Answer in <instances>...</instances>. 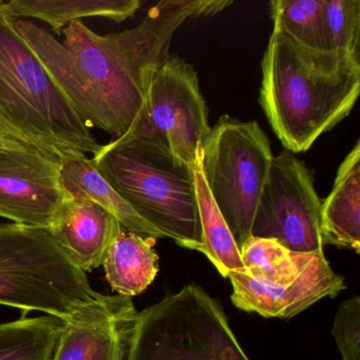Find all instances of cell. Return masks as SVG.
<instances>
[{"label": "cell", "instance_id": "9", "mask_svg": "<svg viewBox=\"0 0 360 360\" xmlns=\"http://www.w3.org/2000/svg\"><path fill=\"white\" fill-rule=\"evenodd\" d=\"M210 128L197 72L179 56H168L155 70L144 115L131 129L163 136L178 161L193 166Z\"/></svg>", "mask_w": 360, "mask_h": 360}, {"label": "cell", "instance_id": "7", "mask_svg": "<svg viewBox=\"0 0 360 360\" xmlns=\"http://www.w3.org/2000/svg\"><path fill=\"white\" fill-rule=\"evenodd\" d=\"M274 155L257 122L222 115L202 147L201 167L210 195L238 248L252 236V222Z\"/></svg>", "mask_w": 360, "mask_h": 360}, {"label": "cell", "instance_id": "1", "mask_svg": "<svg viewBox=\"0 0 360 360\" xmlns=\"http://www.w3.org/2000/svg\"><path fill=\"white\" fill-rule=\"evenodd\" d=\"M231 5L229 0H162L130 30L100 35L82 20L63 30V45L104 109L115 139L144 115L153 75L170 56L176 30L191 18L214 15Z\"/></svg>", "mask_w": 360, "mask_h": 360}, {"label": "cell", "instance_id": "21", "mask_svg": "<svg viewBox=\"0 0 360 360\" xmlns=\"http://www.w3.org/2000/svg\"><path fill=\"white\" fill-rule=\"evenodd\" d=\"M271 18L304 47L333 51L326 20V0H274L269 3Z\"/></svg>", "mask_w": 360, "mask_h": 360}, {"label": "cell", "instance_id": "13", "mask_svg": "<svg viewBox=\"0 0 360 360\" xmlns=\"http://www.w3.org/2000/svg\"><path fill=\"white\" fill-rule=\"evenodd\" d=\"M122 227L115 216L96 204L66 197L49 231L73 263L86 273L102 266Z\"/></svg>", "mask_w": 360, "mask_h": 360}, {"label": "cell", "instance_id": "16", "mask_svg": "<svg viewBox=\"0 0 360 360\" xmlns=\"http://www.w3.org/2000/svg\"><path fill=\"white\" fill-rule=\"evenodd\" d=\"M60 182L67 198L92 202L112 214L120 224L144 237L165 238L139 216L96 170L91 158L75 153L60 161Z\"/></svg>", "mask_w": 360, "mask_h": 360}, {"label": "cell", "instance_id": "19", "mask_svg": "<svg viewBox=\"0 0 360 360\" xmlns=\"http://www.w3.org/2000/svg\"><path fill=\"white\" fill-rule=\"evenodd\" d=\"M193 169L202 227L200 252L207 257L222 277H229L231 271L246 273L235 238L214 204L206 184L202 172L201 157L193 165Z\"/></svg>", "mask_w": 360, "mask_h": 360}, {"label": "cell", "instance_id": "2", "mask_svg": "<svg viewBox=\"0 0 360 360\" xmlns=\"http://www.w3.org/2000/svg\"><path fill=\"white\" fill-rule=\"evenodd\" d=\"M359 94V58L309 49L274 24L259 102L286 150H309L351 113Z\"/></svg>", "mask_w": 360, "mask_h": 360}, {"label": "cell", "instance_id": "14", "mask_svg": "<svg viewBox=\"0 0 360 360\" xmlns=\"http://www.w3.org/2000/svg\"><path fill=\"white\" fill-rule=\"evenodd\" d=\"M15 26L88 128H98L112 136L108 117L90 94L63 43L30 20H15Z\"/></svg>", "mask_w": 360, "mask_h": 360}, {"label": "cell", "instance_id": "25", "mask_svg": "<svg viewBox=\"0 0 360 360\" xmlns=\"http://www.w3.org/2000/svg\"><path fill=\"white\" fill-rule=\"evenodd\" d=\"M37 151L30 147L25 146L20 143L15 142L11 139L6 138V136L0 134V155H6V153H24V151ZM39 153V151H37ZM51 159V158H50Z\"/></svg>", "mask_w": 360, "mask_h": 360}, {"label": "cell", "instance_id": "12", "mask_svg": "<svg viewBox=\"0 0 360 360\" xmlns=\"http://www.w3.org/2000/svg\"><path fill=\"white\" fill-rule=\"evenodd\" d=\"M60 168L37 151L0 155V218L49 229L66 199Z\"/></svg>", "mask_w": 360, "mask_h": 360}, {"label": "cell", "instance_id": "24", "mask_svg": "<svg viewBox=\"0 0 360 360\" xmlns=\"http://www.w3.org/2000/svg\"><path fill=\"white\" fill-rule=\"evenodd\" d=\"M332 336L342 360H360V298L349 297L340 303L335 315Z\"/></svg>", "mask_w": 360, "mask_h": 360}, {"label": "cell", "instance_id": "8", "mask_svg": "<svg viewBox=\"0 0 360 360\" xmlns=\"http://www.w3.org/2000/svg\"><path fill=\"white\" fill-rule=\"evenodd\" d=\"M321 201L309 169L295 153L274 157L252 222V236L271 239L295 252H323Z\"/></svg>", "mask_w": 360, "mask_h": 360}, {"label": "cell", "instance_id": "22", "mask_svg": "<svg viewBox=\"0 0 360 360\" xmlns=\"http://www.w3.org/2000/svg\"><path fill=\"white\" fill-rule=\"evenodd\" d=\"M246 273L271 284L290 283L298 276L309 252H290L275 240L250 236L239 248Z\"/></svg>", "mask_w": 360, "mask_h": 360}, {"label": "cell", "instance_id": "4", "mask_svg": "<svg viewBox=\"0 0 360 360\" xmlns=\"http://www.w3.org/2000/svg\"><path fill=\"white\" fill-rule=\"evenodd\" d=\"M128 205L165 238L200 252L202 227L193 166L181 163L163 136L130 129L91 158Z\"/></svg>", "mask_w": 360, "mask_h": 360}, {"label": "cell", "instance_id": "5", "mask_svg": "<svg viewBox=\"0 0 360 360\" xmlns=\"http://www.w3.org/2000/svg\"><path fill=\"white\" fill-rule=\"evenodd\" d=\"M96 294L49 229L0 223V305L64 321Z\"/></svg>", "mask_w": 360, "mask_h": 360}, {"label": "cell", "instance_id": "10", "mask_svg": "<svg viewBox=\"0 0 360 360\" xmlns=\"http://www.w3.org/2000/svg\"><path fill=\"white\" fill-rule=\"evenodd\" d=\"M138 311L129 297L98 292L63 321L51 360H126Z\"/></svg>", "mask_w": 360, "mask_h": 360}, {"label": "cell", "instance_id": "3", "mask_svg": "<svg viewBox=\"0 0 360 360\" xmlns=\"http://www.w3.org/2000/svg\"><path fill=\"white\" fill-rule=\"evenodd\" d=\"M0 134L60 162L102 145L77 115L0 0Z\"/></svg>", "mask_w": 360, "mask_h": 360}, {"label": "cell", "instance_id": "20", "mask_svg": "<svg viewBox=\"0 0 360 360\" xmlns=\"http://www.w3.org/2000/svg\"><path fill=\"white\" fill-rule=\"evenodd\" d=\"M62 324L47 315L0 323V360H51Z\"/></svg>", "mask_w": 360, "mask_h": 360}, {"label": "cell", "instance_id": "6", "mask_svg": "<svg viewBox=\"0 0 360 360\" xmlns=\"http://www.w3.org/2000/svg\"><path fill=\"white\" fill-rule=\"evenodd\" d=\"M239 345L221 303L187 284L138 311L126 360H225Z\"/></svg>", "mask_w": 360, "mask_h": 360}, {"label": "cell", "instance_id": "26", "mask_svg": "<svg viewBox=\"0 0 360 360\" xmlns=\"http://www.w3.org/2000/svg\"><path fill=\"white\" fill-rule=\"evenodd\" d=\"M225 360H250V358L246 356L243 349H242L241 345H240V347H236V349L225 358Z\"/></svg>", "mask_w": 360, "mask_h": 360}, {"label": "cell", "instance_id": "17", "mask_svg": "<svg viewBox=\"0 0 360 360\" xmlns=\"http://www.w3.org/2000/svg\"><path fill=\"white\" fill-rule=\"evenodd\" d=\"M157 239L144 237L122 227L103 261L105 277L117 295L142 294L159 273V256L155 252Z\"/></svg>", "mask_w": 360, "mask_h": 360}, {"label": "cell", "instance_id": "23", "mask_svg": "<svg viewBox=\"0 0 360 360\" xmlns=\"http://www.w3.org/2000/svg\"><path fill=\"white\" fill-rule=\"evenodd\" d=\"M333 51L360 60V1L326 0Z\"/></svg>", "mask_w": 360, "mask_h": 360}, {"label": "cell", "instance_id": "11", "mask_svg": "<svg viewBox=\"0 0 360 360\" xmlns=\"http://www.w3.org/2000/svg\"><path fill=\"white\" fill-rule=\"evenodd\" d=\"M227 278L233 288V304L265 318L295 317L318 301L335 298L347 288L345 278L333 271L323 252H309L298 276L284 285L238 271H231Z\"/></svg>", "mask_w": 360, "mask_h": 360}, {"label": "cell", "instance_id": "18", "mask_svg": "<svg viewBox=\"0 0 360 360\" xmlns=\"http://www.w3.org/2000/svg\"><path fill=\"white\" fill-rule=\"evenodd\" d=\"M14 20L33 18L51 27L60 35L65 28L82 18H107L122 22L132 18L142 6L140 0H12L7 3Z\"/></svg>", "mask_w": 360, "mask_h": 360}, {"label": "cell", "instance_id": "15", "mask_svg": "<svg viewBox=\"0 0 360 360\" xmlns=\"http://www.w3.org/2000/svg\"><path fill=\"white\" fill-rule=\"evenodd\" d=\"M322 244L360 252V142L339 166L334 186L321 202Z\"/></svg>", "mask_w": 360, "mask_h": 360}]
</instances>
